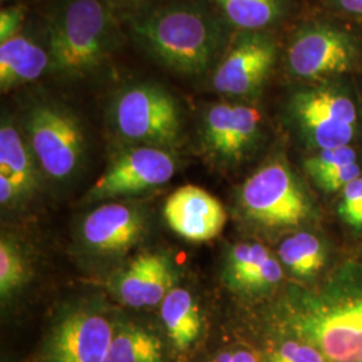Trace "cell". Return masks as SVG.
Returning <instances> with one entry per match:
<instances>
[{
	"label": "cell",
	"mask_w": 362,
	"mask_h": 362,
	"mask_svg": "<svg viewBox=\"0 0 362 362\" xmlns=\"http://www.w3.org/2000/svg\"><path fill=\"white\" fill-rule=\"evenodd\" d=\"M266 325L305 339L329 362H362V260L337 262L315 285L290 284Z\"/></svg>",
	"instance_id": "6da1fadb"
},
{
	"label": "cell",
	"mask_w": 362,
	"mask_h": 362,
	"mask_svg": "<svg viewBox=\"0 0 362 362\" xmlns=\"http://www.w3.org/2000/svg\"><path fill=\"white\" fill-rule=\"evenodd\" d=\"M139 45L160 65L187 77H200L219 57L224 31L199 4H172L130 21Z\"/></svg>",
	"instance_id": "7a4b0ae2"
},
{
	"label": "cell",
	"mask_w": 362,
	"mask_h": 362,
	"mask_svg": "<svg viewBox=\"0 0 362 362\" xmlns=\"http://www.w3.org/2000/svg\"><path fill=\"white\" fill-rule=\"evenodd\" d=\"M238 207L251 228L266 235L285 236L314 228L321 220V209L305 181L279 156L247 177L238 194Z\"/></svg>",
	"instance_id": "3957f363"
},
{
	"label": "cell",
	"mask_w": 362,
	"mask_h": 362,
	"mask_svg": "<svg viewBox=\"0 0 362 362\" xmlns=\"http://www.w3.org/2000/svg\"><path fill=\"white\" fill-rule=\"evenodd\" d=\"M116 40L115 21L101 0H64L49 19L50 70L88 77L104 65Z\"/></svg>",
	"instance_id": "277c9868"
},
{
	"label": "cell",
	"mask_w": 362,
	"mask_h": 362,
	"mask_svg": "<svg viewBox=\"0 0 362 362\" xmlns=\"http://www.w3.org/2000/svg\"><path fill=\"white\" fill-rule=\"evenodd\" d=\"M110 117L117 134L130 143L168 149L180 141L179 105L155 83H137L119 91Z\"/></svg>",
	"instance_id": "5b68a950"
},
{
	"label": "cell",
	"mask_w": 362,
	"mask_h": 362,
	"mask_svg": "<svg viewBox=\"0 0 362 362\" xmlns=\"http://www.w3.org/2000/svg\"><path fill=\"white\" fill-rule=\"evenodd\" d=\"M288 116L314 152L353 145L360 133L357 106L334 86L297 91L288 103Z\"/></svg>",
	"instance_id": "8992f818"
},
{
	"label": "cell",
	"mask_w": 362,
	"mask_h": 362,
	"mask_svg": "<svg viewBox=\"0 0 362 362\" xmlns=\"http://www.w3.org/2000/svg\"><path fill=\"white\" fill-rule=\"evenodd\" d=\"M23 127L42 170L55 181L71 179L81 168L86 152L85 133L69 109L52 103L30 107Z\"/></svg>",
	"instance_id": "52a82bcc"
},
{
	"label": "cell",
	"mask_w": 362,
	"mask_h": 362,
	"mask_svg": "<svg viewBox=\"0 0 362 362\" xmlns=\"http://www.w3.org/2000/svg\"><path fill=\"white\" fill-rule=\"evenodd\" d=\"M116 322L94 306L64 311L52 321L31 362H105Z\"/></svg>",
	"instance_id": "ba28073f"
},
{
	"label": "cell",
	"mask_w": 362,
	"mask_h": 362,
	"mask_svg": "<svg viewBox=\"0 0 362 362\" xmlns=\"http://www.w3.org/2000/svg\"><path fill=\"white\" fill-rule=\"evenodd\" d=\"M176 172V158L163 148L137 145L119 153L86 194V202H106L141 194L167 184Z\"/></svg>",
	"instance_id": "9c48e42d"
},
{
	"label": "cell",
	"mask_w": 362,
	"mask_h": 362,
	"mask_svg": "<svg viewBox=\"0 0 362 362\" xmlns=\"http://www.w3.org/2000/svg\"><path fill=\"white\" fill-rule=\"evenodd\" d=\"M262 116L252 106L231 103L211 105L202 125V140L211 158L236 167L246 161L262 140Z\"/></svg>",
	"instance_id": "30bf717a"
},
{
	"label": "cell",
	"mask_w": 362,
	"mask_h": 362,
	"mask_svg": "<svg viewBox=\"0 0 362 362\" xmlns=\"http://www.w3.org/2000/svg\"><path fill=\"white\" fill-rule=\"evenodd\" d=\"M360 64L356 40L336 27H306L291 40L288 67L302 79H322L353 71Z\"/></svg>",
	"instance_id": "8fae6325"
},
{
	"label": "cell",
	"mask_w": 362,
	"mask_h": 362,
	"mask_svg": "<svg viewBox=\"0 0 362 362\" xmlns=\"http://www.w3.org/2000/svg\"><path fill=\"white\" fill-rule=\"evenodd\" d=\"M276 59L274 39L260 33L240 35L223 55L212 76L215 90L235 98H255Z\"/></svg>",
	"instance_id": "7c38bea8"
},
{
	"label": "cell",
	"mask_w": 362,
	"mask_h": 362,
	"mask_svg": "<svg viewBox=\"0 0 362 362\" xmlns=\"http://www.w3.org/2000/svg\"><path fill=\"white\" fill-rule=\"evenodd\" d=\"M285 275L276 254L259 242H239L226 251L223 284L242 299L255 302L272 297Z\"/></svg>",
	"instance_id": "4fadbf2b"
},
{
	"label": "cell",
	"mask_w": 362,
	"mask_h": 362,
	"mask_svg": "<svg viewBox=\"0 0 362 362\" xmlns=\"http://www.w3.org/2000/svg\"><path fill=\"white\" fill-rule=\"evenodd\" d=\"M146 233V218L140 208L125 203H106L94 208L81 226V240L98 255H121L136 246Z\"/></svg>",
	"instance_id": "5bb4252c"
},
{
	"label": "cell",
	"mask_w": 362,
	"mask_h": 362,
	"mask_svg": "<svg viewBox=\"0 0 362 362\" xmlns=\"http://www.w3.org/2000/svg\"><path fill=\"white\" fill-rule=\"evenodd\" d=\"M177 269L167 252H144L133 259L115 281V294L133 309L161 305L176 287Z\"/></svg>",
	"instance_id": "9a60e30c"
},
{
	"label": "cell",
	"mask_w": 362,
	"mask_h": 362,
	"mask_svg": "<svg viewBox=\"0 0 362 362\" xmlns=\"http://www.w3.org/2000/svg\"><path fill=\"white\" fill-rule=\"evenodd\" d=\"M164 218L172 231L185 240L200 243L215 239L223 231L227 212L215 196L199 187L185 185L167 199Z\"/></svg>",
	"instance_id": "2e32d148"
},
{
	"label": "cell",
	"mask_w": 362,
	"mask_h": 362,
	"mask_svg": "<svg viewBox=\"0 0 362 362\" xmlns=\"http://www.w3.org/2000/svg\"><path fill=\"white\" fill-rule=\"evenodd\" d=\"M284 272L294 284H318L336 264L333 247L317 227L285 235L276 248Z\"/></svg>",
	"instance_id": "e0dca14e"
},
{
	"label": "cell",
	"mask_w": 362,
	"mask_h": 362,
	"mask_svg": "<svg viewBox=\"0 0 362 362\" xmlns=\"http://www.w3.org/2000/svg\"><path fill=\"white\" fill-rule=\"evenodd\" d=\"M161 334L172 357H188L199 349L206 333L204 317L192 293L175 287L160 305Z\"/></svg>",
	"instance_id": "ac0fdd59"
},
{
	"label": "cell",
	"mask_w": 362,
	"mask_h": 362,
	"mask_svg": "<svg viewBox=\"0 0 362 362\" xmlns=\"http://www.w3.org/2000/svg\"><path fill=\"white\" fill-rule=\"evenodd\" d=\"M35 156L21 132L3 118L0 127V179L10 182L18 204L38 189Z\"/></svg>",
	"instance_id": "d6986e66"
},
{
	"label": "cell",
	"mask_w": 362,
	"mask_h": 362,
	"mask_svg": "<svg viewBox=\"0 0 362 362\" xmlns=\"http://www.w3.org/2000/svg\"><path fill=\"white\" fill-rule=\"evenodd\" d=\"M105 362H172V353L161 333L149 326L117 318Z\"/></svg>",
	"instance_id": "ffe728a7"
},
{
	"label": "cell",
	"mask_w": 362,
	"mask_h": 362,
	"mask_svg": "<svg viewBox=\"0 0 362 362\" xmlns=\"http://www.w3.org/2000/svg\"><path fill=\"white\" fill-rule=\"evenodd\" d=\"M50 69V54L31 39L16 35L0 43V88L11 90L37 81Z\"/></svg>",
	"instance_id": "44dd1931"
},
{
	"label": "cell",
	"mask_w": 362,
	"mask_h": 362,
	"mask_svg": "<svg viewBox=\"0 0 362 362\" xmlns=\"http://www.w3.org/2000/svg\"><path fill=\"white\" fill-rule=\"evenodd\" d=\"M303 169L313 184L326 194H339L362 175L358 153L353 145L317 151L303 160Z\"/></svg>",
	"instance_id": "7402d4cb"
},
{
	"label": "cell",
	"mask_w": 362,
	"mask_h": 362,
	"mask_svg": "<svg viewBox=\"0 0 362 362\" xmlns=\"http://www.w3.org/2000/svg\"><path fill=\"white\" fill-rule=\"evenodd\" d=\"M255 344L260 351V362H329L305 339L267 325Z\"/></svg>",
	"instance_id": "603a6c76"
},
{
	"label": "cell",
	"mask_w": 362,
	"mask_h": 362,
	"mask_svg": "<svg viewBox=\"0 0 362 362\" xmlns=\"http://www.w3.org/2000/svg\"><path fill=\"white\" fill-rule=\"evenodd\" d=\"M238 28L257 31L275 23L284 13L282 0H212Z\"/></svg>",
	"instance_id": "cb8c5ba5"
},
{
	"label": "cell",
	"mask_w": 362,
	"mask_h": 362,
	"mask_svg": "<svg viewBox=\"0 0 362 362\" xmlns=\"http://www.w3.org/2000/svg\"><path fill=\"white\" fill-rule=\"evenodd\" d=\"M30 274L25 250L11 236L3 235L0 239V298L3 305L25 287Z\"/></svg>",
	"instance_id": "d4e9b609"
},
{
	"label": "cell",
	"mask_w": 362,
	"mask_h": 362,
	"mask_svg": "<svg viewBox=\"0 0 362 362\" xmlns=\"http://www.w3.org/2000/svg\"><path fill=\"white\" fill-rule=\"evenodd\" d=\"M336 212L350 233L362 235V175L338 194Z\"/></svg>",
	"instance_id": "484cf974"
},
{
	"label": "cell",
	"mask_w": 362,
	"mask_h": 362,
	"mask_svg": "<svg viewBox=\"0 0 362 362\" xmlns=\"http://www.w3.org/2000/svg\"><path fill=\"white\" fill-rule=\"evenodd\" d=\"M202 362H260V351L255 342L235 341L212 351Z\"/></svg>",
	"instance_id": "4316f807"
},
{
	"label": "cell",
	"mask_w": 362,
	"mask_h": 362,
	"mask_svg": "<svg viewBox=\"0 0 362 362\" xmlns=\"http://www.w3.org/2000/svg\"><path fill=\"white\" fill-rule=\"evenodd\" d=\"M25 21V8L21 6L6 7L0 11V43L19 35V30Z\"/></svg>",
	"instance_id": "83f0119b"
},
{
	"label": "cell",
	"mask_w": 362,
	"mask_h": 362,
	"mask_svg": "<svg viewBox=\"0 0 362 362\" xmlns=\"http://www.w3.org/2000/svg\"><path fill=\"white\" fill-rule=\"evenodd\" d=\"M342 13L362 16V0H330Z\"/></svg>",
	"instance_id": "f1b7e54d"
}]
</instances>
